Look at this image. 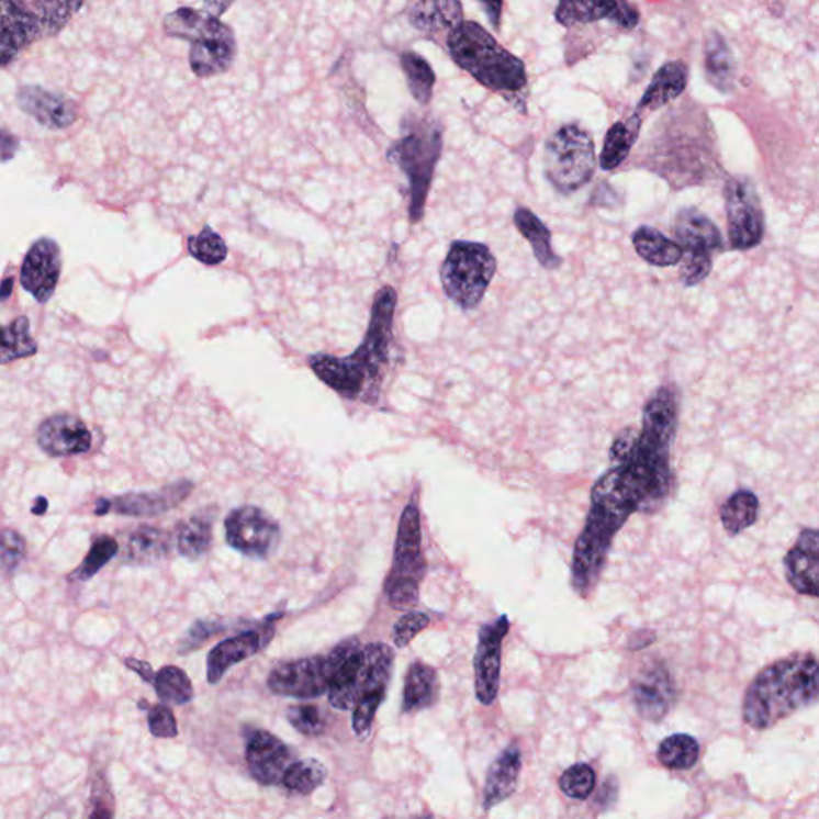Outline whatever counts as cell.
Masks as SVG:
<instances>
[{
	"label": "cell",
	"mask_w": 819,
	"mask_h": 819,
	"mask_svg": "<svg viewBox=\"0 0 819 819\" xmlns=\"http://www.w3.org/2000/svg\"><path fill=\"white\" fill-rule=\"evenodd\" d=\"M677 430V401L660 388L643 408L642 428H628L610 450L615 465L594 485L586 524L575 542L572 587L587 598L596 590L618 531L633 513L653 509L670 493L671 448Z\"/></svg>",
	"instance_id": "1"
},
{
	"label": "cell",
	"mask_w": 819,
	"mask_h": 819,
	"mask_svg": "<svg viewBox=\"0 0 819 819\" xmlns=\"http://www.w3.org/2000/svg\"><path fill=\"white\" fill-rule=\"evenodd\" d=\"M399 295L384 285L374 295L369 328L362 345L351 356L313 355L307 366L322 383L346 401L374 405L380 399L384 374L390 369L391 345Z\"/></svg>",
	"instance_id": "2"
},
{
	"label": "cell",
	"mask_w": 819,
	"mask_h": 819,
	"mask_svg": "<svg viewBox=\"0 0 819 819\" xmlns=\"http://www.w3.org/2000/svg\"><path fill=\"white\" fill-rule=\"evenodd\" d=\"M817 699V657L794 653L759 672L744 695L743 720L754 730H766Z\"/></svg>",
	"instance_id": "3"
},
{
	"label": "cell",
	"mask_w": 819,
	"mask_h": 819,
	"mask_svg": "<svg viewBox=\"0 0 819 819\" xmlns=\"http://www.w3.org/2000/svg\"><path fill=\"white\" fill-rule=\"evenodd\" d=\"M444 146L442 125L429 114L410 112L402 119L401 136L388 149V160L408 180L410 223L422 222Z\"/></svg>",
	"instance_id": "4"
},
{
	"label": "cell",
	"mask_w": 819,
	"mask_h": 819,
	"mask_svg": "<svg viewBox=\"0 0 819 819\" xmlns=\"http://www.w3.org/2000/svg\"><path fill=\"white\" fill-rule=\"evenodd\" d=\"M447 47L461 69L493 92L517 93L527 86L524 63L474 21H463L448 33Z\"/></svg>",
	"instance_id": "5"
},
{
	"label": "cell",
	"mask_w": 819,
	"mask_h": 819,
	"mask_svg": "<svg viewBox=\"0 0 819 819\" xmlns=\"http://www.w3.org/2000/svg\"><path fill=\"white\" fill-rule=\"evenodd\" d=\"M164 33L191 44L189 65L199 79L224 75L233 68L237 41L233 27L205 10L181 7L164 19Z\"/></svg>",
	"instance_id": "6"
},
{
	"label": "cell",
	"mask_w": 819,
	"mask_h": 819,
	"mask_svg": "<svg viewBox=\"0 0 819 819\" xmlns=\"http://www.w3.org/2000/svg\"><path fill=\"white\" fill-rule=\"evenodd\" d=\"M392 666L394 652L386 643L362 647L351 637L328 684V702L335 709L351 710L363 695L386 693Z\"/></svg>",
	"instance_id": "7"
},
{
	"label": "cell",
	"mask_w": 819,
	"mask_h": 819,
	"mask_svg": "<svg viewBox=\"0 0 819 819\" xmlns=\"http://www.w3.org/2000/svg\"><path fill=\"white\" fill-rule=\"evenodd\" d=\"M426 565L422 549V516L416 502H410L402 513L395 540L392 569L384 593L395 610H410L419 602V584L425 580Z\"/></svg>",
	"instance_id": "8"
},
{
	"label": "cell",
	"mask_w": 819,
	"mask_h": 819,
	"mask_svg": "<svg viewBox=\"0 0 819 819\" xmlns=\"http://www.w3.org/2000/svg\"><path fill=\"white\" fill-rule=\"evenodd\" d=\"M496 272V260L484 244L457 240L440 268V282L448 299L461 310H474Z\"/></svg>",
	"instance_id": "9"
},
{
	"label": "cell",
	"mask_w": 819,
	"mask_h": 819,
	"mask_svg": "<svg viewBox=\"0 0 819 819\" xmlns=\"http://www.w3.org/2000/svg\"><path fill=\"white\" fill-rule=\"evenodd\" d=\"M596 167L593 136L577 125L559 128L546 143V177L562 194H572L586 187L593 180Z\"/></svg>",
	"instance_id": "10"
},
{
	"label": "cell",
	"mask_w": 819,
	"mask_h": 819,
	"mask_svg": "<svg viewBox=\"0 0 819 819\" xmlns=\"http://www.w3.org/2000/svg\"><path fill=\"white\" fill-rule=\"evenodd\" d=\"M346 647L348 639L338 643L330 653L280 664L269 674V689L274 695L296 699H314L325 695Z\"/></svg>",
	"instance_id": "11"
},
{
	"label": "cell",
	"mask_w": 819,
	"mask_h": 819,
	"mask_svg": "<svg viewBox=\"0 0 819 819\" xmlns=\"http://www.w3.org/2000/svg\"><path fill=\"white\" fill-rule=\"evenodd\" d=\"M731 247L749 250L764 239L765 218L758 189L749 178H730L723 189Z\"/></svg>",
	"instance_id": "12"
},
{
	"label": "cell",
	"mask_w": 819,
	"mask_h": 819,
	"mask_svg": "<svg viewBox=\"0 0 819 819\" xmlns=\"http://www.w3.org/2000/svg\"><path fill=\"white\" fill-rule=\"evenodd\" d=\"M231 548L251 559H268L279 548L282 531L279 521L258 506H240L224 520Z\"/></svg>",
	"instance_id": "13"
},
{
	"label": "cell",
	"mask_w": 819,
	"mask_h": 819,
	"mask_svg": "<svg viewBox=\"0 0 819 819\" xmlns=\"http://www.w3.org/2000/svg\"><path fill=\"white\" fill-rule=\"evenodd\" d=\"M507 615L486 622L479 629L478 649L474 657L475 695L482 705L495 703L502 678V649L504 637L509 632Z\"/></svg>",
	"instance_id": "14"
},
{
	"label": "cell",
	"mask_w": 819,
	"mask_h": 819,
	"mask_svg": "<svg viewBox=\"0 0 819 819\" xmlns=\"http://www.w3.org/2000/svg\"><path fill=\"white\" fill-rule=\"evenodd\" d=\"M279 618H282V614L269 616L262 622V628L237 633V636L223 640L215 649L210 650L209 657H206V681H209V684H218L231 667L255 657L261 649H265L274 636V621H278Z\"/></svg>",
	"instance_id": "15"
},
{
	"label": "cell",
	"mask_w": 819,
	"mask_h": 819,
	"mask_svg": "<svg viewBox=\"0 0 819 819\" xmlns=\"http://www.w3.org/2000/svg\"><path fill=\"white\" fill-rule=\"evenodd\" d=\"M245 762L255 782L262 786H276L282 782L283 773L295 762L292 749L266 730L250 731L245 744Z\"/></svg>",
	"instance_id": "16"
},
{
	"label": "cell",
	"mask_w": 819,
	"mask_h": 819,
	"mask_svg": "<svg viewBox=\"0 0 819 819\" xmlns=\"http://www.w3.org/2000/svg\"><path fill=\"white\" fill-rule=\"evenodd\" d=\"M61 250L52 239L37 240L21 266V285L38 301L47 303L54 296L61 276Z\"/></svg>",
	"instance_id": "17"
},
{
	"label": "cell",
	"mask_w": 819,
	"mask_h": 819,
	"mask_svg": "<svg viewBox=\"0 0 819 819\" xmlns=\"http://www.w3.org/2000/svg\"><path fill=\"white\" fill-rule=\"evenodd\" d=\"M41 37L36 16L23 0H0V68Z\"/></svg>",
	"instance_id": "18"
},
{
	"label": "cell",
	"mask_w": 819,
	"mask_h": 819,
	"mask_svg": "<svg viewBox=\"0 0 819 819\" xmlns=\"http://www.w3.org/2000/svg\"><path fill=\"white\" fill-rule=\"evenodd\" d=\"M37 444L48 457H76L92 448V433L82 419L61 413L38 426Z\"/></svg>",
	"instance_id": "19"
},
{
	"label": "cell",
	"mask_w": 819,
	"mask_h": 819,
	"mask_svg": "<svg viewBox=\"0 0 819 819\" xmlns=\"http://www.w3.org/2000/svg\"><path fill=\"white\" fill-rule=\"evenodd\" d=\"M632 702L637 714L649 722H660L675 702V685L664 664H652L632 685Z\"/></svg>",
	"instance_id": "20"
},
{
	"label": "cell",
	"mask_w": 819,
	"mask_h": 819,
	"mask_svg": "<svg viewBox=\"0 0 819 819\" xmlns=\"http://www.w3.org/2000/svg\"><path fill=\"white\" fill-rule=\"evenodd\" d=\"M556 20L569 27L608 20L625 30H633L639 23V12L626 0H559Z\"/></svg>",
	"instance_id": "21"
},
{
	"label": "cell",
	"mask_w": 819,
	"mask_h": 819,
	"mask_svg": "<svg viewBox=\"0 0 819 819\" xmlns=\"http://www.w3.org/2000/svg\"><path fill=\"white\" fill-rule=\"evenodd\" d=\"M786 580L794 591L808 597H818L819 590V537L817 528L801 530L796 546L784 559Z\"/></svg>",
	"instance_id": "22"
},
{
	"label": "cell",
	"mask_w": 819,
	"mask_h": 819,
	"mask_svg": "<svg viewBox=\"0 0 819 819\" xmlns=\"http://www.w3.org/2000/svg\"><path fill=\"white\" fill-rule=\"evenodd\" d=\"M16 101L21 111L52 131L71 127L79 117L75 101L65 94L48 92L42 87H21Z\"/></svg>",
	"instance_id": "23"
},
{
	"label": "cell",
	"mask_w": 819,
	"mask_h": 819,
	"mask_svg": "<svg viewBox=\"0 0 819 819\" xmlns=\"http://www.w3.org/2000/svg\"><path fill=\"white\" fill-rule=\"evenodd\" d=\"M675 243L682 248V255H708L723 248L722 234L705 213L698 209L678 210L674 218Z\"/></svg>",
	"instance_id": "24"
},
{
	"label": "cell",
	"mask_w": 819,
	"mask_h": 819,
	"mask_svg": "<svg viewBox=\"0 0 819 819\" xmlns=\"http://www.w3.org/2000/svg\"><path fill=\"white\" fill-rule=\"evenodd\" d=\"M192 490V482L180 481L156 492L125 493L111 500V511L128 517L159 516L183 503Z\"/></svg>",
	"instance_id": "25"
},
{
	"label": "cell",
	"mask_w": 819,
	"mask_h": 819,
	"mask_svg": "<svg viewBox=\"0 0 819 819\" xmlns=\"http://www.w3.org/2000/svg\"><path fill=\"white\" fill-rule=\"evenodd\" d=\"M521 770V751L516 743L507 745L486 773L484 810H492L496 805L509 799L517 789Z\"/></svg>",
	"instance_id": "26"
},
{
	"label": "cell",
	"mask_w": 819,
	"mask_h": 819,
	"mask_svg": "<svg viewBox=\"0 0 819 819\" xmlns=\"http://www.w3.org/2000/svg\"><path fill=\"white\" fill-rule=\"evenodd\" d=\"M408 21L419 33L436 36L451 33L464 21L461 0H418L410 9Z\"/></svg>",
	"instance_id": "27"
},
{
	"label": "cell",
	"mask_w": 819,
	"mask_h": 819,
	"mask_svg": "<svg viewBox=\"0 0 819 819\" xmlns=\"http://www.w3.org/2000/svg\"><path fill=\"white\" fill-rule=\"evenodd\" d=\"M688 83V69L682 61H670L658 69L646 93L640 98L639 111H657L684 93Z\"/></svg>",
	"instance_id": "28"
},
{
	"label": "cell",
	"mask_w": 819,
	"mask_h": 819,
	"mask_svg": "<svg viewBox=\"0 0 819 819\" xmlns=\"http://www.w3.org/2000/svg\"><path fill=\"white\" fill-rule=\"evenodd\" d=\"M440 682L437 671L423 661H415L408 667L404 685L402 713L412 714L433 708L439 702Z\"/></svg>",
	"instance_id": "29"
},
{
	"label": "cell",
	"mask_w": 819,
	"mask_h": 819,
	"mask_svg": "<svg viewBox=\"0 0 819 819\" xmlns=\"http://www.w3.org/2000/svg\"><path fill=\"white\" fill-rule=\"evenodd\" d=\"M706 79L714 89L727 93L733 90L737 79V63L726 38L717 31H710L705 41Z\"/></svg>",
	"instance_id": "30"
},
{
	"label": "cell",
	"mask_w": 819,
	"mask_h": 819,
	"mask_svg": "<svg viewBox=\"0 0 819 819\" xmlns=\"http://www.w3.org/2000/svg\"><path fill=\"white\" fill-rule=\"evenodd\" d=\"M171 537L166 530L142 525L128 537L122 560L133 565H153L167 558Z\"/></svg>",
	"instance_id": "31"
},
{
	"label": "cell",
	"mask_w": 819,
	"mask_h": 819,
	"mask_svg": "<svg viewBox=\"0 0 819 819\" xmlns=\"http://www.w3.org/2000/svg\"><path fill=\"white\" fill-rule=\"evenodd\" d=\"M514 223L521 236L531 245L535 258L542 268L558 269L562 265V258L552 248L551 233L531 210L524 209V206L517 209L514 213Z\"/></svg>",
	"instance_id": "32"
},
{
	"label": "cell",
	"mask_w": 819,
	"mask_h": 819,
	"mask_svg": "<svg viewBox=\"0 0 819 819\" xmlns=\"http://www.w3.org/2000/svg\"><path fill=\"white\" fill-rule=\"evenodd\" d=\"M632 244L642 260L658 268L677 266L682 258V248L678 244L654 227L640 226L632 234Z\"/></svg>",
	"instance_id": "33"
},
{
	"label": "cell",
	"mask_w": 819,
	"mask_h": 819,
	"mask_svg": "<svg viewBox=\"0 0 819 819\" xmlns=\"http://www.w3.org/2000/svg\"><path fill=\"white\" fill-rule=\"evenodd\" d=\"M640 124H642L640 115L632 114L631 117L612 125L610 131L605 136L604 149H602L601 159H598V164L604 170H615L616 167L625 162L632 146L636 145Z\"/></svg>",
	"instance_id": "34"
},
{
	"label": "cell",
	"mask_w": 819,
	"mask_h": 819,
	"mask_svg": "<svg viewBox=\"0 0 819 819\" xmlns=\"http://www.w3.org/2000/svg\"><path fill=\"white\" fill-rule=\"evenodd\" d=\"M213 517L210 513H199L191 519L181 521L177 530V548L183 558H204L212 546Z\"/></svg>",
	"instance_id": "35"
},
{
	"label": "cell",
	"mask_w": 819,
	"mask_h": 819,
	"mask_svg": "<svg viewBox=\"0 0 819 819\" xmlns=\"http://www.w3.org/2000/svg\"><path fill=\"white\" fill-rule=\"evenodd\" d=\"M36 16L42 37L56 36L79 12L83 0H23Z\"/></svg>",
	"instance_id": "36"
},
{
	"label": "cell",
	"mask_w": 819,
	"mask_h": 819,
	"mask_svg": "<svg viewBox=\"0 0 819 819\" xmlns=\"http://www.w3.org/2000/svg\"><path fill=\"white\" fill-rule=\"evenodd\" d=\"M759 517V498L751 490H738L720 509V520L730 537L743 534Z\"/></svg>",
	"instance_id": "37"
},
{
	"label": "cell",
	"mask_w": 819,
	"mask_h": 819,
	"mask_svg": "<svg viewBox=\"0 0 819 819\" xmlns=\"http://www.w3.org/2000/svg\"><path fill=\"white\" fill-rule=\"evenodd\" d=\"M401 66L412 97L419 104H428L433 98L434 86H436V72L428 59L412 51L402 52Z\"/></svg>",
	"instance_id": "38"
},
{
	"label": "cell",
	"mask_w": 819,
	"mask_h": 819,
	"mask_svg": "<svg viewBox=\"0 0 819 819\" xmlns=\"http://www.w3.org/2000/svg\"><path fill=\"white\" fill-rule=\"evenodd\" d=\"M37 343L30 332L27 317H19L3 328L0 339V366L15 362L24 357H33L37 352Z\"/></svg>",
	"instance_id": "39"
},
{
	"label": "cell",
	"mask_w": 819,
	"mask_h": 819,
	"mask_svg": "<svg viewBox=\"0 0 819 819\" xmlns=\"http://www.w3.org/2000/svg\"><path fill=\"white\" fill-rule=\"evenodd\" d=\"M325 778H327V768L324 764L316 759H303V761L290 764L280 783L290 793L310 796L325 783Z\"/></svg>",
	"instance_id": "40"
},
{
	"label": "cell",
	"mask_w": 819,
	"mask_h": 819,
	"mask_svg": "<svg viewBox=\"0 0 819 819\" xmlns=\"http://www.w3.org/2000/svg\"><path fill=\"white\" fill-rule=\"evenodd\" d=\"M153 685L160 702L166 705L183 706L194 698L191 678L187 672L177 666L162 667L157 672Z\"/></svg>",
	"instance_id": "41"
},
{
	"label": "cell",
	"mask_w": 819,
	"mask_h": 819,
	"mask_svg": "<svg viewBox=\"0 0 819 819\" xmlns=\"http://www.w3.org/2000/svg\"><path fill=\"white\" fill-rule=\"evenodd\" d=\"M658 761L670 770H689L699 761V744L689 734L677 733L663 740L658 749Z\"/></svg>",
	"instance_id": "42"
},
{
	"label": "cell",
	"mask_w": 819,
	"mask_h": 819,
	"mask_svg": "<svg viewBox=\"0 0 819 819\" xmlns=\"http://www.w3.org/2000/svg\"><path fill=\"white\" fill-rule=\"evenodd\" d=\"M117 540L110 535H101L92 542L89 554L82 560L80 566H77L75 572L69 575V580L77 581V583L92 580L101 569H104L117 556Z\"/></svg>",
	"instance_id": "43"
},
{
	"label": "cell",
	"mask_w": 819,
	"mask_h": 819,
	"mask_svg": "<svg viewBox=\"0 0 819 819\" xmlns=\"http://www.w3.org/2000/svg\"><path fill=\"white\" fill-rule=\"evenodd\" d=\"M188 251L194 260L205 266H220L226 261L227 245L223 237L210 226L188 237Z\"/></svg>",
	"instance_id": "44"
},
{
	"label": "cell",
	"mask_w": 819,
	"mask_h": 819,
	"mask_svg": "<svg viewBox=\"0 0 819 819\" xmlns=\"http://www.w3.org/2000/svg\"><path fill=\"white\" fill-rule=\"evenodd\" d=\"M597 776L593 766L576 764L566 768L559 779V787L566 797L573 800L590 799L596 789Z\"/></svg>",
	"instance_id": "45"
},
{
	"label": "cell",
	"mask_w": 819,
	"mask_h": 819,
	"mask_svg": "<svg viewBox=\"0 0 819 819\" xmlns=\"http://www.w3.org/2000/svg\"><path fill=\"white\" fill-rule=\"evenodd\" d=\"M290 726L304 737L316 738L327 730V716L317 706L299 705L287 710Z\"/></svg>",
	"instance_id": "46"
},
{
	"label": "cell",
	"mask_w": 819,
	"mask_h": 819,
	"mask_svg": "<svg viewBox=\"0 0 819 819\" xmlns=\"http://www.w3.org/2000/svg\"><path fill=\"white\" fill-rule=\"evenodd\" d=\"M26 541L12 528L0 530V572L12 573L26 558Z\"/></svg>",
	"instance_id": "47"
},
{
	"label": "cell",
	"mask_w": 819,
	"mask_h": 819,
	"mask_svg": "<svg viewBox=\"0 0 819 819\" xmlns=\"http://www.w3.org/2000/svg\"><path fill=\"white\" fill-rule=\"evenodd\" d=\"M429 622V616L423 614V612H410V614L401 616V619L395 622L394 631H392V640H394L395 647H399V649L407 647L419 632L428 628Z\"/></svg>",
	"instance_id": "48"
},
{
	"label": "cell",
	"mask_w": 819,
	"mask_h": 819,
	"mask_svg": "<svg viewBox=\"0 0 819 819\" xmlns=\"http://www.w3.org/2000/svg\"><path fill=\"white\" fill-rule=\"evenodd\" d=\"M223 622L212 621V619H198L194 625L189 628L187 637L181 640L178 652L180 654H188L198 650L202 643H205L210 637L216 636L223 631Z\"/></svg>",
	"instance_id": "49"
},
{
	"label": "cell",
	"mask_w": 819,
	"mask_h": 819,
	"mask_svg": "<svg viewBox=\"0 0 819 819\" xmlns=\"http://www.w3.org/2000/svg\"><path fill=\"white\" fill-rule=\"evenodd\" d=\"M678 265H681L682 282L687 287H693L708 278L710 269H713V257H708V255H682Z\"/></svg>",
	"instance_id": "50"
},
{
	"label": "cell",
	"mask_w": 819,
	"mask_h": 819,
	"mask_svg": "<svg viewBox=\"0 0 819 819\" xmlns=\"http://www.w3.org/2000/svg\"><path fill=\"white\" fill-rule=\"evenodd\" d=\"M148 726L153 737L156 738H177L178 723L175 719L173 710L168 708L166 703L153 706L148 713Z\"/></svg>",
	"instance_id": "51"
},
{
	"label": "cell",
	"mask_w": 819,
	"mask_h": 819,
	"mask_svg": "<svg viewBox=\"0 0 819 819\" xmlns=\"http://www.w3.org/2000/svg\"><path fill=\"white\" fill-rule=\"evenodd\" d=\"M90 810L87 817L90 818H112L114 817V799L106 779H97L92 787V797H90Z\"/></svg>",
	"instance_id": "52"
},
{
	"label": "cell",
	"mask_w": 819,
	"mask_h": 819,
	"mask_svg": "<svg viewBox=\"0 0 819 819\" xmlns=\"http://www.w3.org/2000/svg\"><path fill=\"white\" fill-rule=\"evenodd\" d=\"M19 148V138H16L15 135H12V133L0 128V162L5 164L9 162V160H12Z\"/></svg>",
	"instance_id": "53"
},
{
	"label": "cell",
	"mask_w": 819,
	"mask_h": 819,
	"mask_svg": "<svg viewBox=\"0 0 819 819\" xmlns=\"http://www.w3.org/2000/svg\"><path fill=\"white\" fill-rule=\"evenodd\" d=\"M479 2H481L482 9H484L490 24H492L495 30H500V24H502L503 0H479Z\"/></svg>",
	"instance_id": "54"
},
{
	"label": "cell",
	"mask_w": 819,
	"mask_h": 819,
	"mask_svg": "<svg viewBox=\"0 0 819 819\" xmlns=\"http://www.w3.org/2000/svg\"><path fill=\"white\" fill-rule=\"evenodd\" d=\"M125 666L135 672V674H138L146 684H154L156 672H154L153 666H150L149 663H146V661L136 660V658H127V660H125Z\"/></svg>",
	"instance_id": "55"
},
{
	"label": "cell",
	"mask_w": 819,
	"mask_h": 819,
	"mask_svg": "<svg viewBox=\"0 0 819 819\" xmlns=\"http://www.w3.org/2000/svg\"><path fill=\"white\" fill-rule=\"evenodd\" d=\"M234 2H236V0H204V10L205 12H209L210 15L216 16V19H222L224 13L231 9V5H233Z\"/></svg>",
	"instance_id": "56"
},
{
	"label": "cell",
	"mask_w": 819,
	"mask_h": 819,
	"mask_svg": "<svg viewBox=\"0 0 819 819\" xmlns=\"http://www.w3.org/2000/svg\"><path fill=\"white\" fill-rule=\"evenodd\" d=\"M13 292V279L9 278L0 283V301H7L12 296Z\"/></svg>",
	"instance_id": "57"
},
{
	"label": "cell",
	"mask_w": 819,
	"mask_h": 819,
	"mask_svg": "<svg viewBox=\"0 0 819 819\" xmlns=\"http://www.w3.org/2000/svg\"><path fill=\"white\" fill-rule=\"evenodd\" d=\"M111 513V500L100 498L94 506V516H106Z\"/></svg>",
	"instance_id": "58"
},
{
	"label": "cell",
	"mask_w": 819,
	"mask_h": 819,
	"mask_svg": "<svg viewBox=\"0 0 819 819\" xmlns=\"http://www.w3.org/2000/svg\"><path fill=\"white\" fill-rule=\"evenodd\" d=\"M48 509V502L44 498V496H41V498H36V502H34L33 506V514L34 516H44L45 513H47Z\"/></svg>",
	"instance_id": "59"
},
{
	"label": "cell",
	"mask_w": 819,
	"mask_h": 819,
	"mask_svg": "<svg viewBox=\"0 0 819 819\" xmlns=\"http://www.w3.org/2000/svg\"><path fill=\"white\" fill-rule=\"evenodd\" d=\"M2 330L3 328H0V339H2Z\"/></svg>",
	"instance_id": "60"
}]
</instances>
